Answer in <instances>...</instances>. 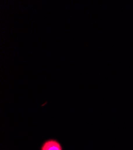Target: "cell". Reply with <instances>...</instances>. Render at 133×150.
I'll return each mask as SVG.
<instances>
[{"instance_id": "cell-1", "label": "cell", "mask_w": 133, "mask_h": 150, "mask_svg": "<svg viewBox=\"0 0 133 150\" xmlns=\"http://www.w3.org/2000/svg\"><path fill=\"white\" fill-rule=\"evenodd\" d=\"M40 150H63V148L58 141L48 139L42 144Z\"/></svg>"}]
</instances>
